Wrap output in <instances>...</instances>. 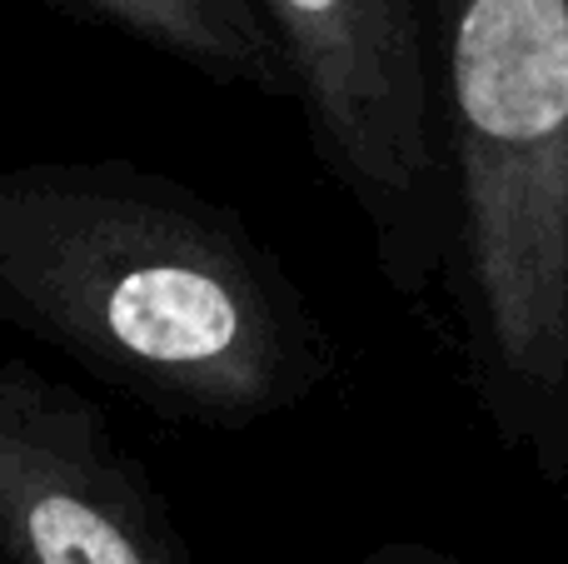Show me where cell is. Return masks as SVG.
Instances as JSON below:
<instances>
[{
    "mask_svg": "<svg viewBox=\"0 0 568 564\" xmlns=\"http://www.w3.org/2000/svg\"><path fill=\"white\" fill-rule=\"evenodd\" d=\"M0 325L135 410L255 430L339 375V340L235 205L120 155L0 165Z\"/></svg>",
    "mask_w": 568,
    "mask_h": 564,
    "instance_id": "1",
    "label": "cell"
},
{
    "mask_svg": "<svg viewBox=\"0 0 568 564\" xmlns=\"http://www.w3.org/2000/svg\"><path fill=\"white\" fill-rule=\"evenodd\" d=\"M454 310L494 430L568 470V0H444Z\"/></svg>",
    "mask_w": 568,
    "mask_h": 564,
    "instance_id": "2",
    "label": "cell"
},
{
    "mask_svg": "<svg viewBox=\"0 0 568 564\" xmlns=\"http://www.w3.org/2000/svg\"><path fill=\"white\" fill-rule=\"evenodd\" d=\"M320 170L359 210L384 285L429 295L449 270L454 195L419 0H260Z\"/></svg>",
    "mask_w": 568,
    "mask_h": 564,
    "instance_id": "3",
    "label": "cell"
},
{
    "mask_svg": "<svg viewBox=\"0 0 568 564\" xmlns=\"http://www.w3.org/2000/svg\"><path fill=\"white\" fill-rule=\"evenodd\" d=\"M0 564H195L105 405L0 345Z\"/></svg>",
    "mask_w": 568,
    "mask_h": 564,
    "instance_id": "4",
    "label": "cell"
},
{
    "mask_svg": "<svg viewBox=\"0 0 568 564\" xmlns=\"http://www.w3.org/2000/svg\"><path fill=\"white\" fill-rule=\"evenodd\" d=\"M205 75L210 85L294 100L290 60L260 0H45Z\"/></svg>",
    "mask_w": 568,
    "mask_h": 564,
    "instance_id": "5",
    "label": "cell"
},
{
    "mask_svg": "<svg viewBox=\"0 0 568 564\" xmlns=\"http://www.w3.org/2000/svg\"><path fill=\"white\" fill-rule=\"evenodd\" d=\"M339 564H479V560L449 555V550L424 545V540H384V545L359 550V555H349V560H339Z\"/></svg>",
    "mask_w": 568,
    "mask_h": 564,
    "instance_id": "6",
    "label": "cell"
}]
</instances>
